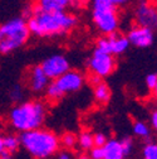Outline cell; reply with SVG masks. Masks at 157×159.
<instances>
[{
    "instance_id": "obj_1",
    "label": "cell",
    "mask_w": 157,
    "mask_h": 159,
    "mask_svg": "<svg viewBox=\"0 0 157 159\" xmlns=\"http://www.w3.org/2000/svg\"><path fill=\"white\" fill-rule=\"evenodd\" d=\"M27 23L32 35L38 38H54L72 32L78 24V18L73 13H68L66 10H40L33 14Z\"/></svg>"
},
{
    "instance_id": "obj_2",
    "label": "cell",
    "mask_w": 157,
    "mask_h": 159,
    "mask_svg": "<svg viewBox=\"0 0 157 159\" xmlns=\"http://www.w3.org/2000/svg\"><path fill=\"white\" fill-rule=\"evenodd\" d=\"M19 139H20V147L30 157L36 159L54 157L61 148V138L54 131L43 126L20 133Z\"/></svg>"
},
{
    "instance_id": "obj_3",
    "label": "cell",
    "mask_w": 157,
    "mask_h": 159,
    "mask_svg": "<svg viewBox=\"0 0 157 159\" xmlns=\"http://www.w3.org/2000/svg\"><path fill=\"white\" fill-rule=\"evenodd\" d=\"M47 105L40 100H29L16 104L9 112V123L16 131H28L42 128L47 119Z\"/></svg>"
},
{
    "instance_id": "obj_4",
    "label": "cell",
    "mask_w": 157,
    "mask_h": 159,
    "mask_svg": "<svg viewBox=\"0 0 157 159\" xmlns=\"http://www.w3.org/2000/svg\"><path fill=\"white\" fill-rule=\"evenodd\" d=\"M30 38L27 19L22 15L0 24V54H10L27 44Z\"/></svg>"
},
{
    "instance_id": "obj_5",
    "label": "cell",
    "mask_w": 157,
    "mask_h": 159,
    "mask_svg": "<svg viewBox=\"0 0 157 159\" xmlns=\"http://www.w3.org/2000/svg\"><path fill=\"white\" fill-rule=\"evenodd\" d=\"M91 8L92 22L102 35L118 32L121 25L118 8L114 7L109 0H91Z\"/></svg>"
},
{
    "instance_id": "obj_6",
    "label": "cell",
    "mask_w": 157,
    "mask_h": 159,
    "mask_svg": "<svg viewBox=\"0 0 157 159\" xmlns=\"http://www.w3.org/2000/svg\"><path fill=\"white\" fill-rule=\"evenodd\" d=\"M87 68L91 73H94L102 78L108 77L116 70V58L111 53L94 48L92 56L87 59Z\"/></svg>"
},
{
    "instance_id": "obj_7",
    "label": "cell",
    "mask_w": 157,
    "mask_h": 159,
    "mask_svg": "<svg viewBox=\"0 0 157 159\" xmlns=\"http://www.w3.org/2000/svg\"><path fill=\"white\" fill-rule=\"evenodd\" d=\"M133 19L136 24L157 28V4L153 0H137L133 9Z\"/></svg>"
},
{
    "instance_id": "obj_8",
    "label": "cell",
    "mask_w": 157,
    "mask_h": 159,
    "mask_svg": "<svg viewBox=\"0 0 157 159\" xmlns=\"http://www.w3.org/2000/svg\"><path fill=\"white\" fill-rule=\"evenodd\" d=\"M54 81L64 95H68V93H74V92H78L79 90H82V87L84 86V82H86V77L81 71L68 70L62 76L54 80Z\"/></svg>"
},
{
    "instance_id": "obj_9",
    "label": "cell",
    "mask_w": 157,
    "mask_h": 159,
    "mask_svg": "<svg viewBox=\"0 0 157 159\" xmlns=\"http://www.w3.org/2000/svg\"><path fill=\"white\" fill-rule=\"evenodd\" d=\"M43 71L49 77V80H57L59 76H62L64 72L70 70V63L68 58L63 54H53L47 57L40 63Z\"/></svg>"
},
{
    "instance_id": "obj_10",
    "label": "cell",
    "mask_w": 157,
    "mask_h": 159,
    "mask_svg": "<svg viewBox=\"0 0 157 159\" xmlns=\"http://www.w3.org/2000/svg\"><path fill=\"white\" fill-rule=\"evenodd\" d=\"M127 38L132 46L137 48H147L153 43L155 34L153 29L134 23V25H132L128 29Z\"/></svg>"
},
{
    "instance_id": "obj_11",
    "label": "cell",
    "mask_w": 157,
    "mask_h": 159,
    "mask_svg": "<svg viewBox=\"0 0 157 159\" xmlns=\"http://www.w3.org/2000/svg\"><path fill=\"white\" fill-rule=\"evenodd\" d=\"M28 87L32 92L34 93H42L45 91L47 86L49 85L50 80L43 71L40 65H36L29 68L28 71V77H27Z\"/></svg>"
},
{
    "instance_id": "obj_12",
    "label": "cell",
    "mask_w": 157,
    "mask_h": 159,
    "mask_svg": "<svg viewBox=\"0 0 157 159\" xmlns=\"http://www.w3.org/2000/svg\"><path fill=\"white\" fill-rule=\"evenodd\" d=\"M107 38H108V43H109V53L113 56H121V54L126 53L131 46L127 35L120 34L118 32L107 35Z\"/></svg>"
},
{
    "instance_id": "obj_13",
    "label": "cell",
    "mask_w": 157,
    "mask_h": 159,
    "mask_svg": "<svg viewBox=\"0 0 157 159\" xmlns=\"http://www.w3.org/2000/svg\"><path fill=\"white\" fill-rule=\"evenodd\" d=\"M104 153V159H122L126 158L121 139H108L107 143L102 147Z\"/></svg>"
},
{
    "instance_id": "obj_14",
    "label": "cell",
    "mask_w": 157,
    "mask_h": 159,
    "mask_svg": "<svg viewBox=\"0 0 157 159\" xmlns=\"http://www.w3.org/2000/svg\"><path fill=\"white\" fill-rule=\"evenodd\" d=\"M35 4L40 7L42 10L61 11L72 7L74 4V0H35Z\"/></svg>"
},
{
    "instance_id": "obj_15",
    "label": "cell",
    "mask_w": 157,
    "mask_h": 159,
    "mask_svg": "<svg viewBox=\"0 0 157 159\" xmlns=\"http://www.w3.org/2000/svg\"><path fill=\"white\" fill-rule=\"evenodd\" d=\"M93 95H94V100L98 102V104H101V105H106L109 100H111V89L108 87L107 84L104 82H100V84H97L94 85V89H93Z\"/></svg>"
},
{
    "instance_id": "obj_16",
    "label": "cell",
    "mask_w": 157,
    "mask_h": 159,
    "mask_svg": "<svg viewBox=\"0 0 157 159\" xmlns=\"http://www.w3.org/2000/svg\"><path fill=\"white\" fill-rule=\"evenodd\" d=\"M132 131H133V134L136 136L143 139L145 143L152 142L151 129H150V126L146 123H143V121H134L133 125H132Z\"/></svg>"
},
{
    "instance_id": "obj_17",
    "label": "cell",
    "mask_w": 157,
    "mask_h": 159,
    "mask_svg": "<svg viewBox=\"0 0 157 159\" xmlns=\"http://www.w3.org/2000/svg\"><path fill=\"white\" fill-rule=\"evenodd\" d=\"M45 97H47V100L49 102H58L61 100V98H63L66 95L61 91V89L58 87V85L55 84L54 80H52V81L49 82V85L47 86L45 89Z\"/></svg>"
},
{
    "instance_id": "obj_18",
    "label": "cell",
    "mask_w": 157,
    "mask_h": 159,
    "mask_svg": "<svg viewBox=\"0 0 157 159\" xmlns=\"http://www.w3.org/2000/svg\"><path fill=\"white\" fill-rule=\"evenodd\" d=\"M77 145L83 152H89L94 147L93 134L89 131H82L79 136H77Z\"/></svg>"
},
{
    "instance_id": "obj_19",
    "label": "cell",
    "mask_w": 157,
    "mask_h": 159,
    "mask_svg": "<svg viewBox=\"0 0 157 159\" xmlns=\"http://www.w3.org/2000/svg\"><path fill=\"white\" fill-rule=\"evenodd\" d=\"M20 148V139L19 135L15 134H8L4 136V149L10 152L13 155Z\"/></svg>"
},
{
    "instance_id": "obj_20",
    "label": "cell",
    "mask_w": 157,
    "mask_h": 159,
    "mask_svg": "<svg viewBox=\"0 0 157 159\" xmlns=\"http://www.w3.org/2000/svg\"><path fill=\"white\" fill-rule=\"evenodd\" d=\"M24 96H25V92H24V89L23 86L20 85H13L9 90V98L11 100V102L14 104H19L24 100Z\"/></svg>"
},
{
    "instance_id": "obj_21",
    "label": "cell",
    "mask_w": 157,
    "mask_h": 159,
    "mask_svg": "<svg viewBox=\"0 0 157 159\" xmlns=\"http://www.w3.org/2000/svg\"><path fill=\"white\" fill-rule=\"evenodd\" d=\"M142 157L145 159H157V143L147 142L142 148Z\"/></svg>"
},
{
    "instance_id": "obj_22",
    "label": "cell",
    "mask_w": 157,
    "mask_h": 159,
    "mask_svg": "<svg viewBox=\"0 0 157 159\" xmlns=\"http://www.w3.org/2000/svg\"><path fill=\"white\" fill-rule=\"evenodd\" d=\"M61 145L66 149H73L77 145V136L73 133H64L61 138Z\"/></svg>"
},
{
    "instance_id": "obj_23",
    "label": "cell",
    "mask_w": 157,
    "mask_h": 159,
    "mask_svg": "<svg viewBox=\"0 0 157 159\" xmlns=\"http://www.w3.org/2000/svg\"><path fill=\"white\" fill-rule=\"evenodd\" d=\"M121 143H122V147H123V150H125L126 157L131 155L132 152H133V148H134L133 139L131 136H125V138L121 139Z\"/></svg>"
},
{
    "instance_id": "obj_24",
    "label": "cell",
    "mask_w": 157,
    "mask_h": 159,
    "mask_svg": "<svg viewBox=\"0 0 157 159\" xmlns=\"http://www.w3.org/2000/svg\"><path fill=\"white\" fill-rule=\"evenodd\" d=\"M88 157L93 158V159H104V153H103V148L102 147H93L89 152H88Z\"/></svg>"
},
{
    "instance_id": "obj_25",
    "label": "cell",
    "mask_w": 157,
    "mask_h": 159,
    "mask_svg": "<svg viewBox=\"0 0 157 159\" xmlns=\"http://www.w3.org/2000/svg\"><path fill=\"white\" fill-rule=\"evenodd\" d=\"M108 140V138L103 133H95L93 134V142L95 147H103Z\"/></svg>"
},
{
    "instance_id": "obj_26",
    "label": "cell",
    "mask_w": 157,
    "mask_h": 159,
    "mask_svg": "<svg viewBox=\"0 0 157 159\" xmlns=\"http://www.w3.org/2000/svg\"><path fill=\"white\" fill-rule=\"evenodd\" d=\"M145 82H146L147 89H148L150 91H152L153 87H155L156 84H157V75H156V73H150V75H147Z\"/></svg>"
},
{
    "instance_id": "obj_27",
    "label": "cell",
    "mask_w": 157,
    "mask_h": 159,
    "mask_svg": "<svg viewBox=\"0 0 157 159\" xmlns=\"http://www.w3.org/2000/svg\"><path fill=\"white\" fill-rule=\"evenodd\" d=\"M150 123H151V126L152 129L157 133V107L152 110L151 115H150Z\"/></svg>"
},
{
    "instance_id": "obj_28",
    "label": "cell",
    "mask_w": 157,
    "mask_h": 159,
    "mask_svg": "<svg viewBox=\"0 0 157 159\" xmlns=\"http://www.w3.org/2000/svg\"><path fill=\"white\" fill-rule=\"evenodd\" d=\"M57 157L59 159H70L73 158V154L70 153V149H63V150H58L57 153Z\"/></svg>"
},
{
    "instance_id": "obj_29",
    "label": "cell",
    "mask_w": 157,
    "mask_h": 159,
    "mask_svg": "<svg viewBox=\"0 0 157 159\" xmlns=\"http://www.w3.org/2000/svg\"><path fill=\"white\" fill-rule=\"evenodd\" d=\"M109 2L114 5V7H117V8H125V7H127V5H129L133 0H109Z\"/></svg>"
},
{
    "instance_id": "obj_30",
    "label": "cell",
    "mask_w": 157,
    "mask_h": 159,
    "mask_svg": "<svg viewBox=\"0 0 157 159\" xmlns=\"http://www.w3.org/2000/svg\"><path fill=\"white\" fill-rule=\"evenodd\" d=\"M33 15V5H27L24 9H23V13H22V16L24 18V19H27V20H28V19L30 18Z\"/></svg>"
},
{
    "instance_id": "obj_31",
    "label": "cell",
    "mask_w": 157,
    "mask_h": 159,
    "mask_svg": "<svg viewBox=\"0 0 157 159\" xmlns=\"http://www.w3.org/2000/svg\"><path fill=\"white\" fill-rule=\"evenodd\" d=\"M102 81V77H100V76H97V75H94V73H91V77H89V82L94 86V85H97V84H100Z\"/></svg>"
},
{
    "instance_id": "obj_32",
    "label": "cell",
    "mask_w": 157,
    "mask_h": 159,
    "mask_svg": "<svg viewBox=\"0 0 157 159\" xmlns=\"http://www.w3.org/2000/svg\"><path fill=\"white\" fill-rule=\"evenodd\" d=\"M13 157V154L10 153V152H8V150H3L2 153H0V158H2V159H10Z\"/></svg>"
},
{
    "instance_id": "obj_33",
    "label": "cell",
    "mask_w": 157,
    "mask_h": 159,
    "mask_svg": "<svg viewBox=\"0 0 157 159\" xmlns=\"http://www.w3.org/2000/svg\"><path fill=\"white\" fill-rule=\"evenodd\" d=\"M4 150V136L0 134V153Z\"/></svg>"
},
{
    "instance_id": "obj_34",
    "label": "cell",
    "mask_w": 157,
    "mask_h": 159,
    "mask_svg": "<svg viewBox=\"0 0 157 159\" xmlns=\"http://www.w3.org/2000/svg\"><path fill=\"white\" fill-rule=\"evenodd\" d=\"M152 95H153V97L157 100V84H156V86H155L153 90H152Z\"/></svg>"
},
{
    "instance_id": "obj_35",
    "label": "cell",
    "mask_w": 157,
    "mask_h": 159,
    "mask_svg": "<svg viewBox=\"0 0 157 159\" xmlns=\"http://www.w3.org/2000/svg\"><path fill=\"white\" fill-rule=\"evenodd\" d=\"M87 2V0H74V3H78V4H81V3H84Z\"/></svg>"
},
{
    "instance_id": "obj_36",
    "label": "cell",
    "mask_w": 157,
    "mask_h": 159,
    "mask_svg": "<svg viewBox=\"0 0 157 159\" xmlns=\"http://www.w3.org/2000/svg\"><path fill=\"white\" fill-rule=\"evenodd\" d=\"M153 2H155V3H156V4H157V0H153Z\"/></svg>"
}]
</instances>
